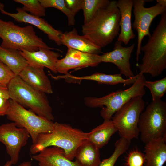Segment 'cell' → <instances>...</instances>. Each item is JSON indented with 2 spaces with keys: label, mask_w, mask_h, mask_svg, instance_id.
<instances>
[{
  "label": "cell",
  "mask_w": 166,
  "mask_h": 166,
  "mask_svg": "<svg viewBox=\"0 0 166 166\" xmlns=\"http://www.w3.org/2000/svg\"><path fill=\"white\" fill-rule=\"evenodd\" d=\"M0 61L6 65L14 73L18 76L28 65L20 51L3 48L0 45Z\"/></svg>",
  "instance_id": "obj_24"
},
{
  "label": "cell",
  "mask_w": 166,
  "mask_h": 166,
  "mask_svg": "<svg viewBox=\"0 0 166 166\" xmlns=\"http://www.w3.org/2000/svg\"><path fill=\"white\" fill-rule=\"evenodd\" d=\"M139 73L134 77L125 79L120 73L107 74L102 73L96 72L90 75L76 76L70 73L63 75H59V79H64L69 82L78 83L82 80H92L97 81L98 83L114 85L119 83L124 85L133 84L139 77Z\"/></svg>",
  "instance_id": "obj_18"
},
{
  "label": "cell",
  "mask_w": 166,
  "mask_h": 166,
  "mask_svg": "<svg viewBox=\"0 0 166 166\" xmlns=\"http://www.w3.org/2000/svg\"><path fill=\"white\" fill-rule=\"evenodd\" d=\"M0 97L10 99L7 86L0 85Z\"/></svg>",
  "instance_id": "obj_34"
},
{
  "label": "cell",
  "mask_w": 166,
  "mask_h": 166,
  "mask_svg": "<svg viewBox=\"0 0 166 166\" xmlns=\"http://www.w3.org/2000/svg\"><path fill=\"white\" fill-rule=\"evenodd\" d=\"M1 62V61H0V62Z\"/></svg>",
  "instance_id": "obj_38"
},
{
  "label": "cell",
  "mask_w": 166,
  "mask_h": 166,
  "mask_svg": "<svg viewBox=\"0 0 166 166\" xmlns=\"http://www.w3.org/2000/svg\"><path fill=\"white\" fill-rule=\"evenodd\" d=\"M141 140L146 144L166 136V103L152 101L141 114L138 123Z\"/></svg>",
  "instance_id": "obj_7"
},
{
  "label": "cell",
  "mask_w": 166,
  "mask_h": 166,
  "mask_svg": "<svg viewBox=\"0 0 166 166\" xmlns=\"http://www.w3.org/2000/svg\"><path fill=\"white\" fill-rule=\"evenodd\" d=\"M145 2L144 0H133L134 20L132 27L136 30L138 35L136 57L137 62L141 54L140 47L144 38L151 36L149 28L152 22L156 17L166 12V6L157 3L153 6L146 7L144 6Z\"/></svg>",
  "instance_id": "obj_10"
},
{
  "label": "cell",
  "mask_w": 166,
  "mask_h": 166,
  "mask_svg": "<svg viewBox=\"0 0 166 166\" xmlns=\"http://www.w3.org/2000/svg\"><path fill=\"white\" fill-rule=\"evenodd\" d=\"M83 0H65L66 6L72 14L75 15L82 9Z\"/></svg>",
  "instance_id": "obj_32"
},
{
  "label": "cell",
  "mask_w": 166,
  "mask_h": 166,
  "mask_svg": "<svg viewBox=\"0 0 166 166\" xmlns=\"http://www.w3.org/2000/svg\"><path fill=\"white\" fill-rule=\"evenodd\" d=\"M14 1L23 5V10L31 15L40 17L45 15V8L39 0H14Z\"/></svg>",
  "instance_id": "obj_29"
},
{
  "label": "cell",
  "mask_w": 166,
  "mask_h": 166,
  "mask_svg": "<svg viewBox=\"0 0 166 166\" xmlns=\"http://www.w3.org/2000/svg\"><path fill=\"white\" fill-rule=\"evenodd\" d=\"M10 108L6 114L7 118L15 123L19 128L26 130L31 137L32 144L37 142L41 134L50 132L52 130L54 122L39 116L31 110L10 99Z\"/></svg>",
  "instance_id": "obj_9"
},
{
  "label": "cell",
  "mask_w": 166,
  "mask_h": 166,
  "mask_svg": "<svg viewBox=\"0 0 166 166\" xmlns=\"http://www.w3.org/2000/svg\"><path fill=\"white\" fill-rule=\"evenodd\" d=\"M122 43L117 41L112 51L99 55V61L100 63L109 62L114 64L119 69L120 74L129 78L135 76L132 70L130 62L135 44L125 47L122 45Z\"/></svg>",
  "instance_id": "obj_13"
},
{
  "label": "cell",
  "mask_w": 166,
  "mask_h": 166,
  "mask_svg": "<svg viewBox=\"0 0 166 166\" xmlns=\"http://www.w3.org/2000/svg\"><path fill=\"white\" fill-rule=\"evenodd\" d=\"M16 10V13H10L4 10L1 12L12 17L17 22L28 23L36 26L46 34L49 39L53 41L57 45H62L61 40V36L63 33L61 31L54 28L45 19L28 13L22 8L18 7Z\"/></svg>",
  "instance_id": "obj_14"
},
{
  "label": "cell",
  "mask_w": 166,
  "mask_h": 166,
  "mask_svg": "<svg viewBox=\"0 0 166 166\" xmlns=\"http://www.w3.org/2000/svg\"><path fill=\"white\" fill-rule=\"evenodd\" d=\"M144 163V154L137 149L130 151L126 158L127 166H143Z\"/></svg>",
  "instance_id": "obj_30"
},
{
  "label": "cell",
  "mask_w": 166,
  "mask_h": 166,
  "mask_svg": "<svg viewBox=\"0 0 166 166\" xmlns=\"http://www.w3.org/2000/svg\"><path fill=\"white\" fill-rule=\"evenodd\" d=\"M10 106V99L0 97V116L6 115Z\"/></svg>",
  "instance_id": "obj_33"
},
{
  "label": "cell",
  "mask_w": 166,
  "mask_h": 166,
  "mask_svg": "<svg viewBox=\"0 0 166 166\" xmlns=\"http://www.w3.org/2000/svg\"><path fill=\"white\" fill-rule=\"evenodd\" d=\"M61 40L62 44L68 48L96 54H98L101 52V48L96 45L87 36L79 35L75 28L63 33Z\"/></svg>",
  "instance_id": "obj_17"
},
{
  "label": "cell",
  "mask_w": 166,
  "mask_h": 166,
  "mask_svg": "<svg viewBox=\"0 0 166 166\" xmlns=\"http://www.w3.org/2000/svg\"><path fill=\"white\" fill-rule=\"evenodd\" d=\"M140 51L144 54L141 63L136 65L139 73L153 77L162 74L166 69V12Z\"/></svg>",
  "instance_id": "obj_3"
},
{
  "label": "cell",
  "mask_w": 166,
  "mask_h": 166,
  "mask_svg": "<svg viewBox=\"0 0 166 166\" xmlns=\"http://www.w3.org/2000/svg\"><path fill=\"white\" fill-rule=\"evenodd\" d=\"M54 48L40 47L38 51L30 52L25 50L20 51L22 55L27 60L28 65L34 66H42L49 69L54 73L56 65L58 58L61 57L57 52L51 50Z\"/></svg>",
  "instance_id": "obj_16"
},
{
  "label": "cell",
  "mask_w": 166,
  "mask_h": 166,
  "mask_svg": "<svg viewBox=\"0 0 166 166\" xmlns=\"http://www.w3.org/2000/svg\"><path fill=\"white\" fill-rule=\"evenodd\" d=\"M12 163L10 160L7 161L3 166H11ZM32 164L30 161H24L20 164L18 166H31Z\"/></svg>",
  "instance_id": "obj_35"
},
{
  "label": "cell",
  "mask_w": 166,
  "mask_h": 166,
  "mask_svg": "<svg viewBox=\"0 0 166 166\" xmlns=\"http://www.w3.org/2000/svg\"><path fill=\"white\" fill-rule=\"evenodd\" d=\"M130 144L126 139L120 137L115 142L114 150L111 156L101 161L98 166H114L120 156L128 149Z\"/></svg>",
  "instance_id": "obj_25"
},
{
  "label": "cell",
  "mask_w": 166,
  "mask_h": 166,
  "mask_svg": "<svg viewBox=\"0 0 166 166\" xmlns=\"http://www.w3.org/2000/svg\"><path fill=\"white\" fill-rule=\"evenodd\" d=\"M117 130L111 119L104 120L103 123L88 132L87 139L99 149L107 144Z\"/></svg>",
  "instance_id": "obj_22"
},
{
  "label": "cell",
  "mask_w": 166,
  "mask_h": 166,
  "mask_svg": "<svg viewBox=\"0 0 166 166\" xmlns=\"http://www.w3.org/2000/svg\"><path fill=\"white\" fill-rule=\"evenodd\" d=\"M109 0H83L82 9L84 17V23L90 21L97 11L108 4Z\"/></svg>",
  "instance_id": "obj_26"
},
{
  "label": "cell",
  "mask_w": 166,
  "mask_h": 166,
  "mask_svg": "<svg viewBox=\"0 0 166 166\" xmlns=\"http://www.w3.org/2000/svg\"><path fill=\"white\" fill-rule=\"evenodd\" d=\"M75 158L80 166H98L101 161L99 149L87 139L78 148Z\"/></svg>",
  "instance_id": "obj_23"
},
{
  "label": "cell",
  "mask_w": 166,
  "mask_h": 166,
  "mask_svg": "<svg viewBox=\"0 0 166 166\" xmlns=\"http://www.w3.org/2000/svg\"><path fill=\"white\" fill-rule=\"evenodd\" d=\"M4 5L0 2V11L4 10Z\"/></svg>",
  "instance_id": "obj_37"
},
{
  "label": "cell",
  "mask_w": 166,
  "mask_h": 166,
  "mask_svg": "<svg viewBox=\"0 0 166 166\" xmlns=\"http://www.w3.org/2000/svg\"><path fill=\"white\" fill-rule=\"evenodd\" d=\"M144 152L145 166H163L166 161V136L145 144Z\"/></svg>",
  "instance_id": "obj_21"
},
{
  "label": "cell",
  "mask_w": 166,
  "mask_h": 166,
  "mask_svg": "<svg viewBox=\"0 0 166 166\" xmlns=\"http://www.w3.org/2000/svg\"><path fill=\"white\" fill-rule=\"evenodd\" d=\"M117 5L120 15L121 30L117 41L127 45L131 40L136 37L132 30L131 22L133 0H119L117 1Z\"/></svg>",
  "instance_id": "obj_20"
},
{
  "label": "cell",
  "mask_w": 166,
  "mask_h": 166,
  "mask_svg": "<svg viewBox=\"0 0 166 166\" xmlns=\"http://www.w3.org/2000/svg\"><path fill=\"white\" fill-rule=\"evenodd\" d=\"M16 76L5 64L0 62V85L7 86L11 80Z\"/></svg>",
  "instance_id": "obj_31"
},
{
  "label": "cell",
  "mask_w": 166,
  "mask_h": 166,
  "mask_svg": "<svg viewBox=\"0 0 166 166\" xmlns=\"http://www.w3.org/2000/svg\"><path fill=\"white\" fill-rule=\"evenodd\" d=\"M88 134L69 124L55 122L50 132L39 135L36 142L30 146V152L34 155L48 147L56 146L62 149L65 157L72 161L78 148L87 139Z\"/></svg>",
  "instance_id": "obj_2"
},
{
  "label": "cell",
  "mask_w": 166,
  "mask_h": 166,
  "mask_svg": "<svg viewBox=\"0 0 166 166\" xmlns=\"http://www.w3.org/2000/svg\"><path fill=\"white\" fill-rule=\"evenodd\" d=\"M120 15L117 1H110L100 8L91 20L82 26L83 35L102 48L110 44L119 34Z\"/></svg>",
  "instance_id": "obj_1"
},
{
  "label": "cell",
  "mask_w": 166,
  "mask_h": 166,
  "mask_svg": "<svg viewBox=\"0 0 166 166\" xmlns=\"http://www.w3.org/2000/svg\"><path fill=\"white\" fill-rule=\"evenodd\" d=\"M30 137L26 129L18 127L14 122L0 125V142L5 146L13 164L18 163L21 150Z\"/></svg>",
  "instance_id": "obj_11"
},
{
  "label": "cell",
  "mask_w": 166,
  "mask_h": 166,
  "mask_svg": "<svg viewBox=\"0 0 166 166\" xmlns=\"http://www.w3.org/2000/svg\"><path fill=\"white\" fill-rule=\"evenodd\" d=\"M99 56L98 54L68 48L65 56L57 61L56 70L57 73L66 74L70 69L96 67L100 63Z\"/></svg>",
  "instance_id": "obj_12"
},
{
  "label": "cell",
  "mask_w": 166,
  "mask_h": 166,
  "mask_svg": "<svg viewBox=\"0 0 166 166\" xmlns=\"http://www.w3.org/2000/svg\"><path fill=\"white\" fill-rule=\"evenodd\" d=\"M32 157L39 166H80L66 157L62 149L56 146L46 148Z\"/></svg>",
  "instance_id": "obj_19"
},
{
  "label": "cell",
  "mask_w": 166,
  "mask_h": 166,
  "mask_svg": "<svg viewBox=\"0 0 166 166\" xmlns=\"http://www.w3.org/2000/svg\"><path fill=\"white\" fill-rule=\"evenodd\" d=\"M144 86L149 89L152 101L161 99L166 93V77L155 81L146 80Z\"/></svg>",
  "instance_id": "obj_27"
},
{
  "label": "cell",
  "mask_w": 166,
  "mask_h": 166,
  "mask_svg": "<svg viewBox=\"0 0 166 166\" xmlns=\"http://www.w3.org/2000/svg\"><path fill=\"white\" fill-rule=\"evenodd\" d=\"M0 38L2 47L21 51H37L40 47L52 48L39 37L33 26L20 27L11 21L0 19Z\"/></svg>",
  "instance_id": "obj_6"
},
{
  "label": "cell",
  "mask_w": 166,
  "mask_h": 166,
  "mask_svg": "<svg viewBox=\"0 0 166 166\" xmlns=\"http://www.w3.org/2000/svg\"><path fill=\"white\" fill-rule=\"evenodd\" d=\"M140 73L136 81L128 89L119 90L102 97H85V104L90 108H102L100 111L101 116L104 120L111 119L113 115L130 99L145 94L144 83L146 80L144 74Z\"/></svg>",
  "instance_id": "obj_5"
},
{
  "label": "cell",
  "mask_w": 166,
  "mask_h": 166,
  "mask_svg": "<svg viewBox=\"0 0 166 166\" xmlns=\"http://www.w3.org/2000/svg\"><path fill=\"white\" fill-rule=\"evenodd\" d=\"M7 87L10 99L39 116L54 120L52 108L45 93L30 85L19 76L11 80Z\"/></svg>",
  "instance_id": "obj_4"
},
{
  "label": "cell",
  "mask_w": 166,
  "mask_h": 166,
  "mask_svg": "<svg viewBox=\"0 0 166 166\" xmlns=\"http://www.w3.org/2000/svg\"><path fill=\"white\" fill-rule=\"evenodd\" d=\"M157 3L164 6H166V0H157Z\"/></svg>",
  "instance_id": "obj_36"
},
{
  "label": "cell",
  "mask_w": 166,
  "mask_h": 166,
  "mask_svg": "<svg viewBox=\"0 0 166 166\" xmlns=\"http://www.w3.org/2000/svg\"><path fill=\"white\" fill-rule=\"evenodd\" d=\"M44 67L28 65L18 76L25 82L34 89L50 94L53 93L51 82L44 70Z\"/></svg>",
  "instance_id": "obj_15"
},
{
  "label": "cell",
  "mask_w": 166,
  "mask_h": 166,
  "mask_svg": "<svg viewBox=\"0 0 166 166\" xmlns=\"http://www.w3.org/2000/svg\"><path fill=\"white\" fill-rule=\"evenodd\" d=\"M142 97L138 96L130 99L117 110L112 118L120 137L130 142L132 139H137L139 136L138 123L145 105Z\"/></svg>",
  "instance_id": "obj_8"
},
{
  "label": "cell",
  "mask_w": 166,
  "mask_h": 166,
  "mask_svg": "<svg viewBox=\"0 0 166 166\" xmlns=\"http://www.w3.org/2000/svg\"><path fill=\"white\" fill-rule=\"evenodd\" d=\"M45 8L53 7L57 9L64 13L67 17L69 26L74 24L75 16L66 6L65 0H39Z\"/></svg>",
  "instance_id": "obj_28"
}]
</instances>
